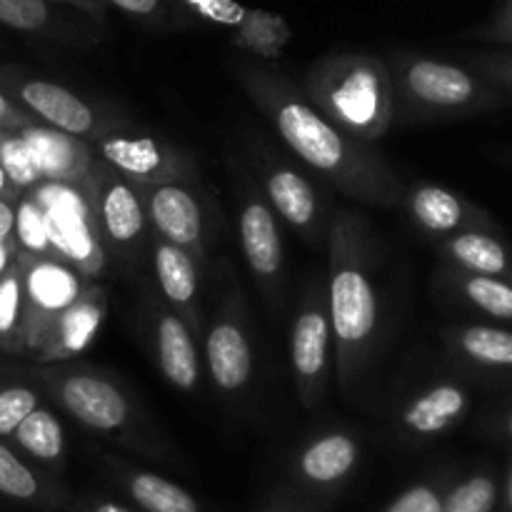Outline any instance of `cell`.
Masks as SVG:
<instances>
[{
  "mask_svg": "<svg viewBox=\"0 0 512 512\" xmlns=\"http://www.w3.org/2000/svg\"><path fill=\"white\" fill-rule=\"evenodd\" d=\"M233 75L255 108L273 125L280 143L310 173L358 203L375 208L400 205L405 183L378 145L360 143L330 123L290 75L273 63L258 60H238Z\"/></svg>",
  "mask_w": 512,
  "mask_h": 512,
  "instance_id": "6da1fadb",
  "label": "cell"
},
{
  "mask_svg": "<svg viewBox=\"0 0 512 512\" xmlns=\"http://www.w3.org/2000/svg\"><path fill=\"white\" fill-rule=\"evenodd\" d=\"M325 250V295L335 343V378L340 393L355 400L383 343L378 243L365 215L335 210Z\"/></svg>",
  "mask_w": 512,
  "mask_h": 512,
  "instance_id": "7a4b0ae2",
  "label": "cell"
},
{
  "mask_svg": "<svg viewBox=\"0 0 512 512\" xmlns=\"http://www.w3.org/2000/svg\"><path fill=\"white\" fill-rule=\"evenodd\" d=\"M35 373L48 403L95 440L153 463H180L158 420L115 373L85 360L35 365Z\"/></svg>",
  "mask_w": 512,
  "mask_h": 512,
  "instance_id": "3957f363",
  "label": "cell"
},
{
  "mask_svg": "<svg viewBox=\"0 0 512 512\" xmlns=\"http://www.w3.org/2000/svg\"><path fill=\"white\" fill-rule=\"evenodd\" d=\"M300 90L360 143L378 145L395 125L393 75L380 55L358 50L323 55L305 70Z\"/></svg>",
  "mask_w": 512,
  "mask_h": 512,
  "instance_id": "277c9868",
  "label": "cell"
},
{
  "mask_svg": "<svg viewBox=\"0 0 512 512\" xmlns=\"http://www.w3.org/2000/svg\"><path fill=\"white\" fill-rule=\"evenodd\" d=\"M385 63L395 85V125L450 123L495 113L512 103L503 90L460 60L395 50Z\"/></svg>",
  "mask_w": 512,
  "mask_h": 512,
  "instance_id": "5b68a950",
  "label": "cell"
},
{
  "mask_svg": "<svg viewBox=\"0 0 512 512\" xmlns=\"http://www.w3.org/2000/svg\"><path fill=\"white\" fill-rule=\"evenodd\" d=\"M200 353L205 378L215 393L228 403H243L258 375V348L243 285L230 265H225V273L220 275L218 300L205 315Z\"/></svg>",
  "mask_w": 512,
  "mask_h": 512,
  "instance_id": "8992f818",
  "label": "cell"
},
{
  "mask_svg": "<svg viewBox=\"0 0 512 512\" xmlns=\"http://www.w3.org/2000/svg\"><path fill=\"white\" fill-rule=\"evenodd\" d=\"M80 190L88 200L90 218L108 260H115L125 270H140L150 263L153 230L138 188L95 160L90 175L80 183Z\"/></svg>",
  "mask_w": 512,
  "mask_h": 512,
  "instance_id": "52a82bcc",
  "label": "cell"
},
{
  "mask_svg": "<svg viewBox=\"0 0 512 512\" xmlns=\"http://www.w3.org/2000/svg\"><path fill=\"white\" fill-rule=\"evenodd\" d=\"M250 155L255 163V183L280 223L288 225L303 243L325 248L333 213L323 188L310 178L308 170L300 168L298 160L265 140L250 143Z\"/></svg>",
  "mask_w": 512,
  "mask_h": 512,
  "instance_id": "ba28073f",
  "label": "cell"
},
{
  "mask_svg": "<svg viewBox=\"0 0 512 512\" xmlns=\"http://www.w3.org/2000/svg\"><path fill=\"white\" fill-rule=\"evenodd\" d=\"M95 155L133 185H160L200 178L193 155L175 140L143 128L120 113L93 140Z\"/></svg>",
  "mask_w": 512,
  "mask_h": 512,
  "instance_id": "9c48e42d",
  "label": "cell"
},
{
  "mask_svg": "<svg viewBox=\"0 0 512 512\" xmlns=\"http://www.w3.org/2000/svg\"><path fill=\"white\" fill-rule=\"evenodd\" d=\"M288 348L295 393L300 405L308 413H315L323 405L335 375V343L323 275H313L300 290L290 320Z\"/></svg>",
  "mask_w": 512,
  "mask_h": 512,
  "instance_id": "30bf717a",
  "label": "cell"
},
{
  "mask_svg": "<svg viewBox=\"0 0 512 512\" xmlns=\"http://www.w3.org/2000/svg\"><path fill=\"white\" fill-rule=\"evenodd\" d=\"M135 188L143 200L153 235L178 245L208 268L210 253L218 240V218L203 180L190 178Z\"/></svg>",
  "mask_w": 512,
  "mask_h": 512,
  "instance_id": "8fae6325",
  "label": "cell"
},
{
  "mask_svg": "<svg viewBox=\"0 0 512 512\" xmlns=\"http://www.w3.org/2000/svg\"><path fill=\"white\" fill-rule=\"evenodd\" d=\"M363 463V438L355 430L333 425L305 438L285 460L283 485L313 503L330 508L353 483Z\"/></svg>",
  "mask_w": 512,
  "mask_h": 512,
  "instance_id": "7c38bea8",
  "label": "cell"
},
{
  "mask_svg": "<svg viewBox=\"0 0 512 512\" xmlns=\"http://www.w3.org/2000/svg\"><path fill=\"white\" fill-rule=\"evenodd\" d=\"M0 90L38 123L75 138L93 140L100 130L118 118V110L100 100L85 98L78 90L45 75L20 68H0Z\"/></svg>",
  "mask_w": 512,
  "mask_h": 512,
  "instance_id": "4fadbf2b",
  "label": "cell"
},
{
  "mask_svg": "<svg viewBox=\"0 0 512 512\" xmlns=\"http://www.w3.org/2000/svg\"><path fill=\"white\" fill-rule=\"evenodd\" d=\"M280 225L283 223L265 200L260 185L245 175L238 185L240 250L265 305L273 313H280L288 300V260Z\"/></svg>",
  "mask_w": 512,
  "mask_h": 512,
  "instance_id": "5bb4252c",
  "label": "cell"
},
{
  "mask_svg": "<svg viewBox=\"0 0 512 512\" xmlns=\"http://www.w3.org/2000/svg\"><path fill=\"white\" fill-rule=\"evenodd\" d=\"M30 193L43 208L53 258L70 265L85 280H98L108 265V255L95 233L88 200L80 185L43 183Z\"/></svg>",
  "mask_w": 512,
  "mask_h": 512,
  "instance_id": "9a60e30c",
  "label": "cell"
},
{
  "mask_svg": "<svg viewBox=\"0 0 512 512\" xmlns=\"http://www.w3.org/2000/svg\"><path fill=\"white\" fill-rule=\"evenodd\" d=\"M138 320L145 348L165 383L178 393L198 395L205 380L200 340L163 303L153 285H145L140 293Z\"/></svg>",
  "mask_w": 512,
  "mask_h": 512,
  "instance_id": "2e32d148",
  "label": "cell"
},
{
  "mask_svg": "<svg viewBox=\"0 0 512 512\" xmlns=\"http://www.w3.org/2000/svg\"><path fill=\"white\" fill-rule=\"evenodd\" d=\"M473 383L460 373L425 380L393 408L390 423L400 443L410 448L433 445L453 433L473 410Z\"/></svg>",
  "mask_w": 512,
  "mask_h": 512,
  "instance_id": "e0dca14e",
  "label": "cell"
},
{
  "mask_svg": "<svg viewBox=\"0 0 512 512\" xmlns=\"http://www.w3.org/2000/svg\"><path fill=\"white\" fill-rule=\"evenodd\" d=\"M20 270H23V295H25V323H23V358H30L38 340L50 328L55 318L83 293V275L75 273L70 265L58 258H38V255L18 253Z\"/></svg>",
  "mask_w": 512,
  "mask_h": 512,
  "instance_id": "ac0fdd59",
  "label": "cell"
},
{
  "mask_svg": "<svg viewBox=\"0 0 512 512\" xmlns=\"http://www.w3.org/2000/svg\"><path fill=\"white\" fill-rule=\"evenodd\" d=\"M448 363L470 383L512 388V330L490 323H453L440 330Z\"/></svg>",
  "mask_w": 512,
  "mask_h": 512,
  "instance_id": "d6986e66",
  "label": "cell"
},
{
  "mask_svg": "<svg viewBox=\"0 0 512 512\" xmlns=\"http://www.w3.org/2000/svg\"><path fill=\"white\" fill-rule=\"evenodd\" d=\"M400 205L408 213L410 223L435 243L468 230H495L498 220L465 195L438 183L405 185Z\"/></svg>",
  "mask_w": 512,
  "mask_h": 512,
  "instance_id": "ffe728a7",
  "label": "cell"
},
{
  "mask_svg": "<svg viewBox=\"0 0 512 512\" xmlns=\"http://www.w3.org/2000/svg\"><path fill=\"white\" fill-rule=\"evenodd\" d=\"M95 465L103 478L138 512H208L190 490L155 470L143 468L115 450H98Z\"/></svg>",
  "mask_w": 512,
  "mask_h": 512,
  "instance_id": "44dd1931",
  "label": "cell"
},
{
  "mask_svg": "<svg viewBox=\"0 0 512 512\" xmlns=\"http://www.w3.org/2000/svg\"><path fill=\"white\" fill-rule=\"evenodd\" d=\"M105 315H108V290L98 280H90L83 293L50 323L28 360L33 365L78 360L98 338Z\"/></svg>",
  "mask_w": 512,
  "mask_h": 512,
  "instance_id": "7402d4cb",
  "label": "cell"
},
{
  "mask_svg": "<svg viewBox=\"0 0 512 512\" xmlns=\"http://www.w3.org/2000/svg\"><path fill=\"white\" fill-rule=\"evenodd\" d=\"M150 268L155 275V290L163 303L193 330L195 338H203L205 328V265L190 253L163 238L153 235L150 243Z\"/></svg>",
  "mask_w": 512,
  "mask_h": 512,
  "instance_id": "603a6c76",
  "label": "cell"
},
{
  "mask_svg": "<svg viewBox=\"0 0 512 512\" xmlns=\"http://www.w3.org/2000/svg\"><path fill=\"white\" fill-rule=\"evenodd\" d=\"M0 25L68 48H93L105 30L48 0H0Z\"/></svg>",
  "mask_w": 512,
  "mask_h": 512,
  "instance_id": "cb8c5ba5",
  "label": "cell"
},
{
  "mask_svg": "<svg viewBox=\"0 0 512 512\" xmlns=\"http://www.w3.org/2000/svg\"><path fill=\"white\" fill-rule=\"evenodd\" d=\"M0 498L28 510L68 512L73 493L63 478L45 473L8 440H0Z\"/></svg>",
  "mask_w": 512,
  "mask_h": 512,
  "instance_id": "d4e9b609",
  "label": "cell"
},
{
  "mask_svg": "<svg viewBox=\"0 0 512 512\" xmlns=\"http://www.w3.org/2000/svg\"><path fill=\"white\" fill-rule=\"evenodd\" d=\"M20 133H23L30 153H33L40 183L80 185L98 160L88 140L60 133V130L48 128L43 123L28 125Z\"/></svg>",
  "mask_w": 512,
  "mask_h": 512,
  "instance_id": "484cf974",
  "label": "cell"
},
{
  "mask_svg": "<svg viewBox=\"0 0 512 512\" xmlns=\"http://www.w3.org/2000/svg\"><path fill=\"white\" fill-rule=\"evenodd\" d=\"M435 288L448 303L480 318V323L512 325V280L470 275L440 265L435 273Z\"/></svg>",
  "mask_w": 512,
  "mask_h": 512,
  "instance_id": "4316f807",
  "label": "cell"
},
{
  "mask_svg": "<svg viewBox=\"0 0 512 512\" xmlns=\"http://www.w3.org/2000/svg\"><path fill=\"white\" fill-rule=\"evenodd\" d=\"M440 265L470 275L512 280V240L500 228L468 230L438 243Z\"/></svg>",
  "mask_w": 512,
  "mask_h": 512,
  "instance_id": "83f0119b",
  "label": "cell"
},
{
  "mask_svg": "<svg viewBox=\"0 0 512 512\" xmlns=\"http://www.w3.org/2000/svg\"><path fill=\"white\" fill-rule=\"evenodd\" d=\"M8 443L20 455H25L30 463L43 468L45 473L55 475V478H63L65 465H68V435H65L58 410L50 408V403H43L40 408H35L15 428Z\"/></svg>",
  "mask_w": 512,
  "mask_h": 512,
  "instance_id": "f1b7e54d",
  "label": "cell"
},
{
  "mask_svg": "<svg viewBox=\"0 0 512 512\" xmlns=\"http://www.w3.org/2000/svg\"><path fill=\"white\" fill-rule=\"evenodd\" d=\"M230 45L258 63H275L283 58L293 40V28L283 15L263 8H248L243 23L228 35Z\"/></svg>",
  "mask_w": 512,
  "mask_h": 512,
  "instance_id": "f546056e",
  "label": "cell"
},
{
  "mask_svg": "<svg viewBox=\"0 0 512 512\" xmlns=\"http://www.w3.org/2000/svg\"><path fill=\"white\" fill-rule=\"evenodd\" d=\"M48 403L35 365H0V440H8L20 423Z\"/></svg>",
  "mask_w": 512,
  "mask_h": 512,
  "instance_id": "4dcf8cb0",
  "label": "cell"
},
{
  "mask_svg": "<svg viewBox=\"0 0 512 512\" xmlns=\"http://www.w3.org/2000/svg\"><path fill=\"white\" fill-rule=\"evenodd\" d=\"M500 483L503 480L490 468L453 475L443 493L440 512H495L500 505Z\"/></svg>",
  "mask_w": 512,
  "mask_h": 512,
  "instance_id": "1f68e13d",
  "label": "cell"
},
{
  "mask_svg": "<svg viewBox=\"0 0 512 512\" xmlns=\"http://www.w3.org/2000/svg\"><path fill=\"white\" fill-rule=\"evenodd\" d=\"M23 323V270H20L18 258H15V263L0 278V355L23 358Z\"/></svg>",
  "mask_w": 512,
  "mask_h": 512,
  "instance_id": "d6a6232c",
  "label": "cell"
},
{
  "mask_svg": "<svg viewBox=\"0 0 512 512\" xmlns=\"http://www.w3.org/2000/svg\"><path fill=\"white\" fill-rule=\"evenodd\" d=\"M175 30L218 28L233 33L248 15V8L235 0H168Z\"/></svg>",
  "mask_w": 512,
  "mask_h": 512,
  "instance_id": "836d02e7",
  "label": "cell"
},
{
  "mask_svg": "<svg viewBox=\"0 0 512 512\" xmlns=\"http://www.w3.org/2000/svg\"><path fill=\"white\" fill-rule=\"evenodd\" d=\"M0 165H3L5 175H8L10 185L18 190L20 195L35 190L40 183V173L35 168L33 153H30L28 143H25L20 130L0 128Z\"/></svg>",
  "mask_w": 512,
  "mask_h": 512,
  "instance_id": "e575fe53",
  "label": "cell"
},
{
  "mask_svg": "<svg viewBox=\"0 0 512 512\" xmlns=\"http://www.w3.org/2000/svg\"><path fill=\"white\" fill-rule=\"evenodd\" d=\"M453 470L440 468L423 478L413 480L405 490H400L383 512H440L443 510V493L448 488Z\"/></svg>",
  "mask_w": 512,
  "mask_h": 512,
  "instance_id": "d590c367",
  "label": "cell"
},
{
  "mask_svg": "<svg viewBox=\"0 0 512 512\" xmlns=\"http://www.w3.org/2000/svg\"><path fill=\"white\" fill-rule=\"evenodd\" d=\"M15 245H18V253L23 255L53 258L43 208H40L38 198L33 193L20 195L18 200V213H15Z\"/></svg>",
  "mask_w": 512,
  "mask_h": 512,
  "instance_id": "8d00e7d4",
  "label": "cell"
},
{
  "mask_svg": "<svg viewBox=\"0 0 512 512\" xmlns=\"http://www.w3.org/2000/svg\"><path fill=\"white\" fill-rule=\"evenodd\" d=\"M468 68H473L475 73L483 75L488 83H493L495 88L503 90L505 95L512 100V50L510 48H488V50H470L463 55V60Z\"/></svg>",
  "mask_w": 512,
  "mask_h": 512,
  "instance_id": "74e56055",
  "label": "cell"
},
{
  "mask_svg": "<svg viewBox=\"0 0 512 512\" xmlns=\"http://www.w3.org/2000/svg\"><path fill=\"white\" fill-rule=\"evenodd\" d=\"M103 3L108 8L113 5L115 10L153 30H175L168 0H103Z\"/></svg>",
  "mask_w": 512,
  "mask_h": 512,
  "instance_id": "f35d334b",
  "label": "cell"
},
{
  "mask_svg": "<svg viewBox=\"0 0 512 512\" xmlns=\"http://www.w3.org/2000/svg\"><path fill=\"white\" fill-rule=\"evenodd\" d=\"M468 38L512 50V0H498L493 15L485 23L468 30Z\"/></svg>",
  "mask_w": 512,
  "mask_h": 512,
  "instance_id": "ab89813d",
  "label": "cell"
},
{
  "mask_svg": "<svg viewBox=\"0 0 512 512\" xmlns=\"http://www.w3.org/2000/svg\"><path fill=\"white\" fill-rule=\"evenodd\" d=\"M255 512H328V508L303 498V495L293 493V490H288L285 485H280L275 493H270L268 498L258 505Z\"/></svg>",
  "mask_w": 512,
  "mask_h": 512,
  "instance_id": "60d3db41",
  "label": "cell"
},
{
  "mask_svg": "<svg viewBox=\"0 0 512 512\" xmlns=\"http://www.w3.org/2000/svg\"><path fill=\"white\" fill-rule=\"evenodd\" d=\"M68 512H138V510H135L133 505L125 503V500L110 498V495L83 493V495H73Z\"/></svg>",
  "mask_w": 512,
  "mask_h": 512,
  "instance_id": "b9f144b4",
  "label": "cell"
},
{
  "mask_svg": "<svg viewBox=\"0 0 512 512\" xmlns=\"http://www.w3.org/2000/svg\"><path fill=\"white\" fill-rule=\"evenodd\" d=\"M480 430H483L488 438L498 440V443L512 445V403L493 410V413L480 423Z\"/></svg>",
  "mask_w": 512,
  "mask_h": 512,
  "instance_id": "7bdbcfd3",
  "label": "cell"
},
{
  "mask_svg": "<svg viewBox=\"0 0 512 512\" xmlns=\"http://www.w3.org/2000/svg\"><path fill=\"white\" fill-rule=\"evenodd\" d=\"M48 3L70 10V13L83 15L90 23L100 25V28L108 25V5H105L103 0H48Z\"/></svg>",
  "mask_w": 512,
  "mask_h": 512,
  "instance_id": "ee69618b",
  "label": "cell"
},
{
  "mask_svg": "<svg viewBox=\"0 0 512 512\" xmlns=\"http://www.w3.org/2000/svg\"><path fill=\"white\" fill-rule=\"evenodd\" d=\"M33 123H38V120H35L30 113H25L18 103H13V100L0 90V128L23 130Z\"/></svg>",
  "mask_w": 512,
  "mask_h": 512,
  "instance_id": "f6af8a7d",
  "label": "cell"
},
{
  "mask_svg": "<svg viewBox=\"0 0 512 512\" xmlns=\"http://www.w3.org/2000/svg\"><path fill=\"white\" fill-rule=\"evenodd\" d=\"M18 200L0 198V240H15V213H18Z\"/></svg>",
  "mask_w": 512,
  "mask_h": 512,
  "instance_id": "bcb514c9",
  "label": "cell"
},
{
  "mask_svg": "<svg viewBox=\"0 0 512 512\" xmlns=\"http://www.w3.org/2000/svg\"><path fill=\"white\" fill-rule=\"evenodd\" d=\"M15 258H18V245H15V240H0V278L15 263Z\"/></svg>",
  "mask_w": 512,
  "mask_h": 512,
  "instance_id": "7dc6e473",
  "label": "cell"
},
{
  "mask_svg": "<svg viewBox=\"0 0 512 512\" xmlns=\"http://www.w3.org/2000/svg\"><path fill=\"white\" fill-rule=\"evenodd\" d=\"M500 505H503V512H512V458L508 460L505 478L500 483Z\"/></svg>",
  "mask_w": 512,
  "mask_h": 512,
  "instance_id": "c3c4849f",
  "label": "cell"
},
{
  "mask_svg": "<svg viewBox=\"0 0 512 512\" xmlns=\"http://www.w3.org/2000/svg\"><path fill=\"white\" fill-rule=\"evenodd\" d=\"M0 198H8V200H18L20 198L18 190L10 185V180H8V175H5L3 165H0Z\"/></svg>",
  "mask_w": 512,
  "mask_h": 512,
  "instance_id": "681fc988",
  "label": "cell"
},
{
  "mask_svg": "<svg viewBox=\"0 0 512 512\" xmlns=\"http://www.w3.org/2000/svg\"><path fill=\"white\" fill-rule=\"evenodd\" d=\"M493 160H498L500 165H505V168H510V170H512V148L498 150V153H495V158H493Z\"/></svg>",
  "mask_w": 512,
  "mask_h": 512,
  "instance_id": "f907efd6",
  "label": "cell"
}]
</instances>
